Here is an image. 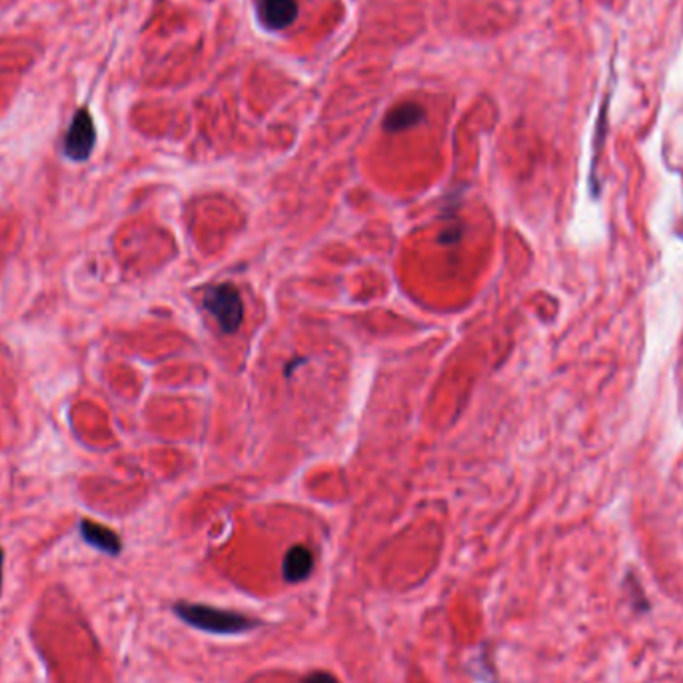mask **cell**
<instances>
[{
  "mask_svg": "<svg viewBox=\"0 0 683 683\" xmlns=\"http://www.w3.org/2000/svg\"><path fill=\"white\" fill-rule=\"evenodd\" d=\"M302 683H338V680L326 672H314Z\"/></svg>",
  "mask_w": 683,
  "mask_h": 683,
  "instance_id": "obj_8",
  "label": "cell"
},
{
  "mask_svg": "<svg viewBox=\"0 0 683 683\" xmlns=\"http://www.w3.org/2000/svg\"><path fill=\"white\" fill-rule=\"evenodd\" d=\"M2 566H4V554L0 548V596H2Z\"/></svg>",
  "mask_w": 683,
  "mask_h": 683,
  "instance_id": "obj_9",
  "label": "cell"
},
{
  "mask_svg": "<svg viewBox=\"0 0 683 683\" xmlns=\"http://www.w3.org/2000/svg\"><path fill=\"white\" fill-rule=\"evenodd\" d=\"M80 536L88 546H92V548H96L108 556H118L122 552L120 538L110 528H106L102 524L82 520L80 522Z\"/></svg>",
  "mask_w": 683,
  "mask_h": 683,
  "instance_id": "obj_5",
  "label": "cell"
},
{
  "mask_svg": "<svg viewBox=\"0 0 683 683\" xmlns=\"http://www.w3.org/2000/svg\"><path fill=\"white\" fill-rule=\"evenodd\" d=\"M204 306L224 332H236L244 320L242 298L232 284H218L210 288L204 296Z\"/></svg>",
  "mask_w": 683,
  "mask_h": 683,
  "instance_id": "obj_2",
  "label": "cell"
},
{
  "mask_svg": "<svg viewBox=\"0 0 683 683\" xmlns=\"http://www.w3.org/2000/svg\"><path fill=\"white\" fill-rule=\"evenodd\" d=\"M174 614L188 626L216 634V636H238L244 632H250L260 626L258 620L246 618L236 612H226L218 608H208L204 604H188V602H178L174 606Z\"/></svg>",
  "mask_w": 683,
  "mask_h": 683,
  "instance_id": "obj_1",
  "label": "cell"
},
{
  "mask_svg": "<svg viewBox=\"0 0 683 683\" xmlns=\"http://www.w3.org/2000/svg\"><path fill=\"white\" fill-rule=\"evenodd\" d=\"M96 142V130H94V122L88 114V110H78L72 118V124L66 132L64 138V156L74 160V162H84Z\"/></svg>",
  "mask_w": 683,
  "mask_h": 683,
  "instance_id": "obj_3",
  "label": "cell"
},
{
  "mask_svg": "<svg viewBox=\"0 0 683 683\" xmlns=\"http://www.w3.org/2000/svg\"><path fill=\"white\" fill-rule=\"evenodd\" d=\"M256 14L266 30H284L298 16L296 0H256Z\"/></svg>",
  "mask_w": 683,
  "mask_h": 683,
  "instance_id": "obj_4",
  "label": "cell"
},
{
  "mask_svg": "<svg viewBox=\"0 0 683 683\" xmlns=\"http://www.w3.org/2000/svg\"><path fill=\"white\" fill-rule=\"evenodd\" d=\"M424 120V108L416 102H404L392 108L384 118V128L390 132H402Z\"/></svg>",
  "mask_w": 683,
  "mask_h": 683,
  "instance_id": "obj_7",
  "label": "cell"
},
{
  "mask_svg": "<svg viewBox=\"0 0 683 683\" xmlns=\"http://www.w3.org/2000/svg\"><path fill=\"white\" fill-rule=\"evenodd\" d=\"M314 568V556L306 546H294L288 550V554L284 556V564H282V574L286 582H304Z\"/></svg>",
  "mask_w": 683,
  "mask_h": 683,
  "instance_id": "obj_6",
  "label": "cell"
}]
</instances>
